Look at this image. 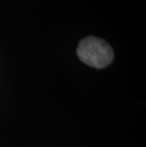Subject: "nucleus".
Listing matches in <instances>:
<instances>
[{"label":"nucleus","mask_w":146,"mask_h":147,"mask_svg":"<svg viewBox=\"0 0 146 147\" xmlns=\"http://www.w3.org/2000/svg\"><path fill=\"white\" fill-rule=\"evenodd\" d=\"M77 54L82 62L97 68L106 67L114 58L112 48L109 44L94 36H88L80 42Z\"/></svg>","instance_id":"f257e3e1"}]
</instances>
